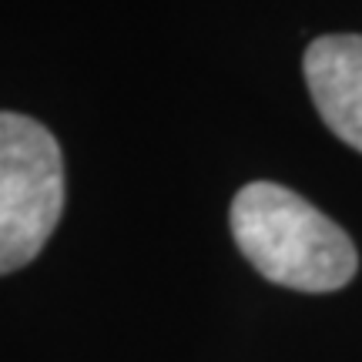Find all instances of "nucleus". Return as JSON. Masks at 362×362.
I'll return each instance as SVG.
<instances>
[{"label": "nucleus", "instance_id": "nucleus-1", "mask_svg": "<svg viewBox=\"0 0 362 362\" xmlns=\"http://www.w3.org/2000/svg\"><path fill=\"white\" fill-rule=\"evenodd\" d=\"M228 221L242 255L275 285L336 292L359 269L349 235L285 185H245L235 194Z\"/></svg>", "mask_w": 362, "mask_h": 362}, {"label": "nucleus", "instance_id": "nucleus-2", "mask_svg": "<svg viewBox=\"0 0 362 362\" xmlns=\"http://www.w3.org/2000/svg\"><path fill=\"white\" fill-rule=\"evenodd\" d=\"M64 211V158L40 121L0 111V275L40 255Z\"/></svg>", "mask_w": 362, "mask_h": 362}, {"label": "nucleus", "instance_id": "nucleus-3", "mask_svg": "<svg viewBox=\"0 0 362 362\" xmlns=\"http://www.w3.org/2000/svg\"><path fill=\"white\" fill-rule=\"evenodd\" d=\"M305 84L339 141L362 151V34H329L305 51Z\"/></svg>", "mask_w": 362, "mask_h": 362}]
</instances>
